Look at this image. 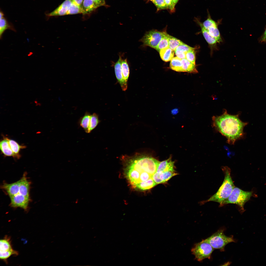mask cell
I'll return each mask as SVG.
<instances>
[{
  "mask_svg": "<svg viewBox=\"0 0 266 266\" xmlns=\"http://www.w3.org/2000/svg\"><path fill=\"white\" fill-rule=\"evenodd\" d=\"M169 47L174 51L176 48L183 43L177 38L168 35Z\"/></svg>",
  "mask_w": 266,
  "mask_h": 266,
  "instance_id": "484cf974",
  "label": "cell"
},
{
  "mask_svg": "<svg viewBox=\"0 0 266 266\" xmlns=\"http://www.w3.org/2000/svg\"><path fill=\"white\" fill-rule=\"evenodd\" d=\"M175 171H167L163 172V183L167 182L173 176L177 175Z\"/></svg>",
  "mask_w": 266,
  "mask_h": 266,
  "instance_id": "f546056e",
  "label": "cell"
},
{
  "mask_svg": "<svg viewBox=\"0 0 266 266\" xmlns=\"http://www.w3.org/2000/svg\"><path fill=\"white\" fill-rule=\"evenodd\" d=\"M82 13L81 7L72 2L66 15L76 14Z\"/></svg>",
  "mask_w": 266,
  "mask_h": 266,
  "instance_id": "83f0119b",
  "label": "cell"
},
{
  "mask_svg": "<svg viewBox=\"0 0 266 266\" xmlns=\"http://www.w3.org/2000/svg\"><path fill=\"white\" fill-rule=\"evenodd\" d=\"M195 20L196 22L200 27L203 35L209 45L211 47L215 46L216 43L218 42L216 39L211 36L208 31L204 28L202 22L197 18Z\"/></svg>",
  "mask_w": 266,
  "mask_h": 266,
  "instance_id": "7c38bea8",
  "label": "cell"
},
{
  "mask_svg": "<svg viewBox=\"0 0 266 266\" xmlns=\"http://www.w3.org/2000/svg\"><path fill=\"white\" fill-rule=\"evenodd\" d=\"M214 249L206 239L196 244L191 251L195 259L199 261H201L205 259H210Z\"/></svg>",
  "mask_w": 266,
  "mask_h": 266,
  "instance_id": "52a82bcc",
  "label": "cell"
},
{
  "mask_svg": "<svg viewBox=\"0 0 266 266\" xmlns=\"http://www.w3.org/2000/svg\"><path fill=\"white\" fill-rule=\"evenodd\" d=\"M183 72L197 73L198 71L195 64L187 60L186 58L182 59Z\"/></svg>",
  "mask_w": 266,
  "mask_h": 266,
  "instance_id": "e0dca14e",
  "label": "cell"
},
{
  "mask_svg": "<svg viewBox=\"0 0 266 266\" xmlns=\"http://www.w3.org/2000/svg\"><path fill=\"white\" fill-rule=\"evenodd\" d=\"M194 50H191L186 52L185 58L189 61L195 64V53Z\"/></svg>",
  "mask_w": 266,
  "mask_h": 266,
  "instance_id": "1f68e13d",
  "label": "cell"
},
{
  "mask_svg": "<svg viewBox=\"0 0 266 266\" xmlns=\"http://www.w3.org/2000/svg\"><path fill=\"white\" fill-rule=\"evenodd\" d=\"M10 29L14 31L16 30L13 26L10 24L4 17L3 13L0 10V37L1 39L4 31L7 29Z\"/></svg>",
  "mask_w": 266,
  "mask_h": 266,
  "instance_id": "5bb4252c",
  "label": "cell"
},
{
  "mask_svg": "<svg viewBox=\"0 0 266 266\" xmlns=\"http://www.w3.org/2000/svg\"><path fill=\"white\" fill-rule=\"evenodd\" d=\"M84 0H71L72 2L81 7Z\"/></svg>",
  "mask_w": 266,
  "mask_h": 266,
  "instance_id": "8d00e7d4",
  "label": "cell"
},
{
  "mask_svg": "<svg viewBox=\"0 0 266 266\" xmlns=\"http://www.w3.org/2000/svg\"><path fill=\"white\" fill-rule=\"evenodd\" d=\"M252 194V192L245 191L235 187L229 197L224 202L223 205L228 204H236L240 208V212H243L244 211V205L250 199Z\"/></svg>",
  "mask_w": 266,
  "mask_h": 266,
  "instance_id": "5b68a950",
  "label": "cell"
},
{
  "mask_svg": "<svg viewBox=\"0 0 266 266\" xmlns=\"http://www.w3.org/2000/svg\"><path fill=\"white\" fill-rule=\"evenodd\" d=\"M162 172H156L153 175L152 179L157 184L163 183Z\"/></svg>",
  "mask_w": 266,
  "mask_h": 266,
  "instance_id": "4dcf8cb0",
  "label": "cell"
},
{
  "mask_svg": "<svg viewBox=\"0 0 266 266\" xmlns=\"http://www.w3.org/2000/svg\"><path fill=\"white\" fill-rule=\"evenodd\" d=\"M9 143L12 151L16 157L19 156V154L20 150L25 148L24 146L20 145L14 140L8 139Z\"/></svg>",
  "mask_w": 266,
  "mask_h": 266,
  "instance_id": "44dd1931",
  "label": "cell"
},
{
  "mask_svg": "<svg viewBox=\"0 0 266 266\" xmlns=\"http://www.w3.org/2000/svg\"><path fill=\"white\" fill-rule=\"evenodd\" d=\"M122 59L119 55L118 60L115 63L114 66L115 73L116 79L120 84L122 90L125 91L127 88V83L124 80L122 75L121 64Z\"/></svg>",
  "mask_w": 266,
  "mask_h": 266,
  "instance_id": "30bf717a",
  "label": "cell"
},
{
  "mask_svg": "<svg viewBox=\"0 0 266 266\" xmlns=\"http://www.w3.org/2000/svg\"><path fill=\"white\" fill-rule=\"evenodd\" d=\"M195 49V48L191 47L183 43L178 46L175 50H178L186 53L191 50Z\"/></svg>",
  "mask_w": 266,
  "mask_h": 266,
  "instance_id": "d6a6232c",
  "label": "cell"
},
{
  "mask_svg": "<svg viewBox=\"0 0 266 266\" xmlns=\"http://www.w3.org/2000/svg\"><path fill=\"white\" fill-rule=\"evenodd\" d=\"M91 116L90 113L86 112L80 119L79 121L80 125L83 128L85 132L87 133Z\"/></svg>",
  "mask_w": 266,
  "mask_h": 266,
  "instance_id": "ac0fdd59",
  "label": "cell"
},
{
  "mask_svg": "<svg viewBox=\"0 0 266 266\" xmlns=\"http://www.w3.org/2000/svg\"><path fill=\"white\" fill-rule=\"evenodd\" d=\"M167 171H175L174 162L172 161L171 158L167 160L160 162L156 172H163Z\"/></svg>",
  "mask_w": 266,
  "mask_h": 266,
  "instance_id": "4fadbf2b",
  "label": "cell"
},
{
  "mask_svg": "<svg viewBox=\"0 0 266 266\" xmlns=\"http://www.w3.org/2000/svg\"><path fill=\"white\" fill-rule=\"evenodd\" d=\"M219 22H217L213 20L211 18L209 12L208 11L207 18L202 23V24L204 28L207 30L211 27H217Z\"/></svg>",
  "mask_w": 266,
  "mask_h": 266,
  "instance_id": "d4e9b609",
  "label": "cell"
},
{
  "mask_svg": "<svg viewBox=\"0 0 266 266\" xmlns=\"http://www.w3.org/2000/svg\"><path fill=\"white\" fill-rule=\"evenodd\" d=\"M125 175L129 183L133 189L141 190L144 184L152 179L156 171L153 158L144 155L131 158L127 163Z\"/></svg>",
  "mask_w": 266,
  "mask_h": 266,
  "instance_id": "6da1fadb",
  "label": "cell"
},
{
  "mask_svg": "<svg viewBox=\"0 0 266 266\" xmlns=\"http://www.w3.org/2000/svg\"><path fill=\"white\" fill-rule=\"evenodd\" d=\"M174 51L175 55L181 59L185 58L186 53L177 50H175Z\"/></svg>",
  "mask_w": 266,
  "mask_h": 266,
  "instance_id": "e575fe53",
  "label": "cell"
},
{
  "mask_svg": "<svg viewBox=\"0 0 266 266\" xmlns=\"http://www.w3.org/2000/svg\"><path fill=\"white\" fill-rule=\"evenodd\" d=\"M151 1L155 5L158 11L167 9L164 0H153Z\"/></svg>",
  "mask_w": 266,
  "mask_h": 266,
  "instance_id": "f1b7e54d",
  "label": "cell"
},
{
  "mask_svg": "<svg viewBox=\"0 0 266 266\" xmlns=\"http://www.w3.org/2000/svg\"><path fill=\"white\" fill-rule=\"evenodd\" d=\"M18 252L13 249L9 237L6 236L0 241V258L6 260L12 255H17Z\"/></svg>",
  "mask_w": 266,
  "mask_h": 266,
  "instance_id": "9c48e42d",
  "label": "cell"
},
{
  "mask_svg": "<svg viewBox=\"0 0 266 266\" xmlns=\"http://www.w3.org/2000/svg\"><path fill=\"white\" fill-rule=\"evenodd\" d=\"M167 9H168L171 12H173L175 10V7L172 3V0H164Z\"/></svg>",
  "mask_w": 266,
  "mask_h": 266,
  "instance_id": "836d02e7",
  "label": "cell"
},
{
  "mask_svg": "<svg viewBox=\"0 0 266 266\" xmlns=\"http://www.w3.org/2000/svg\"><path fill=\"white\" fill-rule=\"evenodd\" d=\"M72 3L71 0H65L52 12L47 14L49 17L66 15Z\"/></svg>",
  "mask_w": 266,
  "mask_h": 266,
  "instance_id": "8fae6325",
  "label": "cell"
},
{
  "mask_svg": "<svg viewBox=\"0 0 266 266\" xmlns=\"http://www.w3.org/2000/svg\"><path fill=\"white\" fill-rule=\"evenodd\" d=\"M261 42H266V28L264 32L260 39Z\"/></svg>",
  "mask_w": 266,
  "mask_h": 266,
  "instance_id": "74e56055",
  "label": "cell"
},
{
  "mask_svg": "<svg viewBox=\"0 0 266 266\" xmlns=\"http://www.w3.org/2000/svg\"><path fill=\"white\" fill-rule=\"evenodd\" d=\"M168 35L166 32H163L162 38L155 49L158 51L169 47Z\"/></svg>",
  "mask_w": 266,
  "mask_h": 266,
  "instance_id": "7402d4cb",
  "label": "cell"
},
{
  "mask_svg": "<svg viewBox=\"0 0 266 266\" xmlns=\"http://www.w3.org/2000/svg\"><path fill=\"white\" fill-rule=\"evenodd\" d=\"M121 68L124 79L125 81L127 83L129 75L130 69L127 59L122 60Z\"/></svg>",
  "mask_w": 266,
  "mask_h": 266,
  "instance_id": "603a6c76",
  "label": "cell"
},
{
  "mask_svg": "<svg viewBox=\"0 0 266 266\" xmlns=\"http://www.w3.org/2000/svg\"><path fill=\"white\" fill-rule=\"evenodd\" d=\"M0 149L2 153L7 156L16 157L9 145L8 138H5L0 142Z\"/></svg>",
  "mask_w": 266,
  "mask_h": 266,
  "instance_id": "9a60e30c",
  "label": "cell"
},
{
  "mask_svg": "<svg viewBox=\"0 0 266 266\" xmlns=\"http://www.w3.org/2000/svg\"><path fill=\"white\" fill-rule=\"evenodd\" d=\"M30 184L26 173L20 179L15 182L3 183L1 187L9 197L11 206L20 208L25 210L27 209L30 200Z\"/></svg>",
  "mask_w": 266,
  "mask_h": 266,
  "instance_id": "3957f363",
  "label": "cell"
},
{
  "mask_svg": "<svg viewBox=\"0 0 266 266\" xmlns=\"http://www.w3.org/2000/svg\"><path fill=\"white\" fill-rule=\"evenodd\" d=\"M170 67L174 71L177 72H183L182 59L177 57L173 58L171 60Z\"/></svg>",
  "mask_w": 266,
  "mask_h": 266,
  "instance_id": "ffe728a7",
  "label": "cell"
},
{
  "mask_svg": "<svg viewBox=\"0 0 266 266\" xmlns=\"http://www.w3.org/2000/svg\"><path fill=\"white\" fill-rule=\"evenodd\" d=\"M159 52L161 58L165 61H169L174 58V51L169 47L162 49Z\"/></svg>",
  "mask_w": 266,
  "mask_h": 266,
  "instance_id": "d6986e66",
  "label": "cell"
},
{
  "mask_svg": "<svg viewBox=\"0 0 266 266\" xmlns=\"http://www.w3.org/2000/svg\"><path fill=\"white\" fill-rule=\"evenodd\" d=\"M172 3L174 6L175 7L179 0H172Z\"/></svg>",
  "mask_w": 266,
  "mask_h": 266,
  "instance_id": "f35d334b",
  "label": "cell"
},
{
  "mask_svg": "<svg viewBox=\"0 0 266 266\" xmlns=\"http://www.w3.org/2000/svg\"><path fill=\"white\" fill-rule=\"evenodd\" d=\"M207 30L210 34L215 38L218 42H219L222 41L220 33L217 27H211L209 28Z\"/></svg>",
  "mask_w": 266,
  "mask_h": 266,
  "instance_id": "4316f807",
  "label": "cell"
},
{
  "mask_svg": "<svg viewBox=\"0 0 266 266\" xmlns=\"http://www.w3.org/2000/svg\"><path fill=\"white\" fill-rule=\"evenodd\" d=\"M163 32L152 30L147 32L140 40L144 45L155 49L162 39Z\"/></svg>",
  "mask_w": 266,
  "mask_h": 266,
  "instance_id": "ba28073f",
  "label": "cell"
},
{
  "mask_svg": "<svg viewBox=\"0 0 266 266\" xmlns=\"http://www.w3.org/2000/svg\"><path fill=\"white\" fill-rule=\"evenodd\" d=\"M212 120L213 127L227 138V143L231 145L242 138L244 128L247 124L240 119L238 115L229 114L226 110L220 116H213Z\"/></svg>",
  "mask_w": 266,
  "mask_h": 266,
  "instance_id": "7a4b0ae2",
  "label": "cell"
},
{
  "mask_svg": "<svg viewBox=\"0 0 266 266\" xmlns=\"http://www.w3.org/2000/svg\"><path fill=\"white\" fill-rule=\"evenodd\" d=\"M224 230L220 229L218 231L206 239L214 249H219L223 251L225 246L227 244L235 242L233 236L228 237L224 234Z\"/></svg>",
  "mask_w": 266,
  "mask_h": 266,
  "instance_id": "8992f818",
  "label": "cell"
},
{
  "mask_svg": "<svg viewBox=\"0 0 266 266\" xmlns=\"http://www.w3.org/2000/svg\"><path fill=\"white\" fill-rule=\"evenodd\" d=\"M81 7L82 13L85 14L90 13L99 7L92 0H84Z\"/></svg>",
  "mask_w": 266,
  "mask_h": 266,
  "instance_id": "2e32d148",
  "label": "cell"
},
{
  "mask_svg": "<svg viewBox=\"0 0 266 266\" xmlns=\"http://www.w3.org/2000/svg\"><path fill=\"white\" fill-rule=\"evenodd\" d=\"M99 122L100 120L97 114L94 113L91 115L88 133L91 132L97 127Z\"/></svg>",
  "mask_w": 266,
  "mask_h": 266,
  "instance_id": "cb8c5ba5",
  "label": "cell"
},
{
  "mask_svg": "<svg viewBox=\"0 0 266 266\" xmlns=\"http://www.w3.org/2000/svg\"><path fill=\"white\" fill-rule=\"evenodd\" d=\"M99 7L104 6L105 4V0H92Z\"/></svg>",
  "mask_w": 266,
  "mask_h": 266,
  "instance_id": "d590c367",
  "label": "cell"
},
{
  "mask_svg": "<svg viewBox=\"0 0 266 266\" xmlns=\"http://www.w3.org/2000/svg\"><path fill=\"white\" fill-rule=\"evenodd\" d=\"M222 170L224 174V178L222 184L216 192L207 200L202 201L203 204L209 201L219 203L220 206H223L224 202L229 197L235 187L231 175V170L227 166H223Z\"/></svg>",
  "mask_w": 266,
  "mask_h": 266,
  "instance_id": "277c9868",
  "label": "cell"
},
{
  "mask_svg": "<svg viewBox=\"0 0 266 266\" xmlns=\"http://www.w3.org/2000/svg\"><path fill=\"white\" fill-rule=\"evenodd\" d=\"M150 0V1H152V0Z\"/></svg>",
  "mask_w": 266,
  "mask_h": 266,
  "instance_id": "ab89813d",
  "label": "cell"
}]
</instances>
